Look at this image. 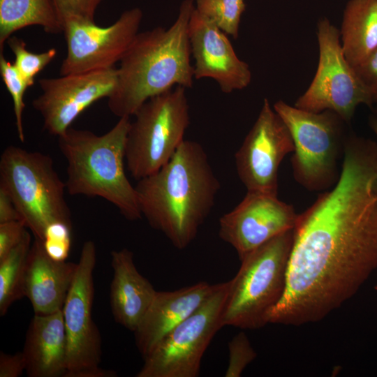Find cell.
I'll return each mask as SVG.
<instances>
[{"label":"cell","instance_id":"1","mask_svg":"<svg viewBox=\"0 0 377 377\" xmlns=\"http://www.w3.org/2000/svg\"><path fill=\"white\" fill-rule=\"evenodd\" d=\"M377 267V143L350 133L337 183L298 214L286 285L269 323L318 322Z\"/></svg>","mask_w":377,"mask_h":377},{"label":"cell","instance_id":"2","mask_svg":"<svg viewBox=\"0 0 377 377\" xmlns=\"http://www.w3.org/2000/svg\"><path fill=\"white\" fill-rule=\"evenodd\" d=\"M220 187L203 147L186 140L165 165L135 186L142 216L178 249L195 239Z\"/></svg>","mask_w":377,"mask_h":377},{"label":"cell","instance_id":"3","mask_svg":"<svg viewBox=\"0 0 377 377\" xmlns=\"http://www.w3.org/2000/svg\"><path fill=\"white\" fill-rule=\"evenodd\" d=\"M195 7L193 0H184L168 29L156 27L136 35L119 62L117 84L108 98L113 114L133 116L153 96L176 86L193 87L188 23Z\"/></svg>","mask_w":377,"mask_h":377},{"label":"cell","instance_id":"4","mask_svg":"<svg viewBox=\"0 0 377 377\" xmlns=\"http://www.w3.org/2000/svg\"><path fill=\"white\" fill-rule=\"evenodd\" d=\"M131 117H120L103 135L70 127L58 136L67 162L66 190L71 195L99 197L129 221L142 218L138 194L125 172V145Z\"/></svg>","mask_w":377,"mask_h":377},{"label":"cell","instance_id":"5","mask_svg":"<svg viewBox=\"0 0 377 377\" xmlns=\"http://www.w3.org/2000/svg\"><path fill=\"white\" fill-rule=\"evenodd\" d=\"M293 229L249 252L236 275L228 281L221 323L242 330L268 324L271 310L281 299L286 285Z\"/></svg>","mask_w":377,"mask_h":377},{"label":"cell","instance_id":"6","mask_svg":"<svg viewBox=\"0 0 377 377\" xmlns=\"http://www.w3.org/2000/svg\"><path fill=\"white\" fill-rule=\"evenodd\" d=\"M0 188L11 198L34 238L43 241L47 226L53 223L72 227L64 195L66 183L49 155L8 146L0 158Z\"/></svg>","mask_w":377,"mask_h":377},{"label":"cell","instance_id":"7","mask_svg":"<svg viewBox=\"0 0 377 377\" xmlns=\"http://www.w3.org/2000/svg\"><path fill=\"white\" fill-rule=\"evenodd\" d=\"M274 110L287 126L294 142L291 165L294 179L310 191L323 192L338 181L348 124L332 110L310 112L279 100Z\"/></svg>","mask_w":377,"mask_h":377},{"label":"cell","instance_id":"8","mask_svg":"<svg viewBox=\"0 0 377 377\" xmlns=\"http://www.w3.org/2000/svg\"><path fill=\"white\" fill-rule=\"evenodd\" d=\"M126 135L125 162L133 179L152 175L173 156L190 124L186 88H174L145 102Z\"/></svg>","mask_w":377,"mask_h":377},{"label":"cell","instance_id":"9","mask_svg":"<svg viewBox=\"0 0 377 377\" xmlns=\"http://www.w3.org/2000/svg\"><path fill=\"white\" fill-rule=\"evenodd\" d=\"M228 281L216 283L204 303L163 337L144 359L136 377H196L202 356L216 332Z\"/></svg>","mask_w":377,"mask_h":377},{"label":"cell","instance_id":"10","mask_svg":"<svg viewBox=\"0 0 377 377\" xmlns=\"http://www.w3.org/2000/svg\"><path fill=\"white\" fill-rule=\"evenodd\" d=\"M316 34V72L294 105L314 112L332 110L350 123L360 105L371 107L374 101L343 54L339 30L324 17L318 22Z\"/></svg>","mask_w":377,"mask_h":377},{"label":"cell","instance_id":"11","mask_svg":"<svg viewBox=\"0 0 377 377\" xmlns=\"http://www.w3.org/2000/svg\"><path fill=\"white\" fill-rule=\"evenodd\" d=\"M96 246L88 240L82 246L77 269L62 313L67 339L65 377H114L117 373L100 367L101 337L92 318Z\"/></svg>","mask_w":377,"mask_h":377},{"label":"cell","instance_id":"12","mask_svg":"<svg viewBox=\"0 0 377 377\" xmlns=\"http://www.w3.org/2000/svg\"><path fill=\"white\" fill-rule=\"evenodd\" d=\"M140 8L121 13L111 25L102 27L95 22L69 20L63 23L67 53L60 75L114 68L131 45L142 20Z\"/></svg>","mask_w":377,"mask_h":377},{"label":"cell","instance_id":"13","mask_svg":"<svg viewBox=\"0 0 377 377\" xmlns=\"http://www.w3.org/2000/svg\"><path fill=\"white\" fill-rule=\"evenodd\" d=\"M291 134L267 98L235 155L237 172L247 191L278 195L279 169L294 151Z\"/></svg>","mask_w":377,"mask_h":377},{"label":"cell","instance_id":"14","mask_svg":"<svg viewBox=\"0 0 377 377\" xmlns=\"http://www.w3.org/2000/svg\"><path fill=\"white\" fill-rule=\"evenodd\" d=\"M117 81V68L92 71L38 80L42 93L32 105L42 117L43 128L59 136L96 101L108 98Z\"/></svg>","mask_w":377,"mask_h":377},{"label":"cell","instance_id":"15","mask_svg":"<svg viewBox=\"0 0 377 377\" xmlns=\"http://www.w3.org/2000/svg\"><path fill=\"white\" fill-rule=\"evenodd\" d=\"M298 214L277 195L247 191L242 200L219 219V235L239 260L251 251L294 228Z\"/></svg>","mask_w":377,"mask_h":377},{"label":"cell","instance_id":"16","mask_svg":"<svg viewBox=\"0 0 377 377\" xmlns=\"http://www.w3.org/2000/svg\"><path fill=\"white\" fill-rule=\"evenodd\" d=\"M194 78H212L222 92L230 94L251 83L249 66L236 54L226 33L200 14L195 7L188 23Z\"/></svg>","mask_w":377,"mask_h":377},{"label":"cell","instance_id":"17","mask_svg":"<svg viewBox=\"0 0 377 377\" xmlns=\"http://www.w3.org/2000/svg\"><path fill=\"white\" fill-rule=\"evenodd\" d=\"M216 284L200 281L172 291H156L145 316L134 332L137 348L146 357L172 329L195 312Z\"/></svg>","mask_w":377,"mask_h":377},{"label":"cell","instance_id":"18","mask_svg":"<svg viewBox=\"0 0 377 377\" xmlns=\"http://www.w3.org/2000/svg\"><path fill=\"white\" fill-rule=\"evenodd\" d=\"M76 269L77 263L51 258L43 241L34 238L27 260L24 294L35 313L62 309Z\"/></svg>","mask_w":377,"mask_h":377},{"label":"cell","instance_id":"19","mask_svg":"<svg viewBox=\"0 0 377 377\" xmlns=\"http://www.w3.org/2000/svg\"><path fill=\"white\" fill-rule=\"evenodd\" d=\"M113 270L110 303L115 321L135 332L149 308L157 290L138 271L133 252L126 248L111 252Z\"/></svg>","mask_w":377,"mask_h":377},{"label":"cell","instance_id":"20","mask_svg":"<svg viewBox=\"0 0 377 377\" xmlns=\"http://www.w3.org/2000/svg\"><path fill=\"white\" fill-rule=\"evenodd\" d=\"M29 377H65L67 339L62 309L35 313L26 333L22 350Z\"/></svg>","mask_w":377,"mask_h":377},{"label":"cell","instance_id":"21","mask_svg":"<svg viewBox=\"0 0 377 377\" xmlns=\"http://www.w3.org/2000/svg\"><path fill=\"white\" fill-rule=\"evenodd\" d=\"M339 36L346 60L359 66L377 49V0H349Z\"/></svg>","mask_w":377,"mask_h":377},{"label":"cell","instance_id":"22","mask_svg":"<svg viewBox=\"0 0 377 377\" xmlns=\"http://www.w3.org/2000/svg\"><path fill=\"white\" fill-rule=\"evenodd\" d=\"M30 26L48 34L63 33L52 0H0V54L15 32Z\"/></svg>","mask_w":377,"mask_h":377},{"label":"cell","instance_id":"23","mask_svg":"<svg viewBox=\"0 0 377 377\" xmlns=\"http://www.w3.org/2000/svg\"><path fill=\"white\" fill-rule=\"evenodd\" d=\"M31 235L25 230L20 242L0 260V315L4 316L11 304L24 297V281Z\"/></svg>","mask_w":377,"mask_h":377},{"label":"cell","instance_id":"24","mask_svg":"<svg viewBox=\"0 0 377 377\" xmlns=\"http://www.w3.org/2000/svg\"><path fill=\"white\" fill-rule=\"evenodd\" d=\"M246 8L244 0H196L195 10L221 30L237 39Z\"/></svg>","mask_w":377,"mask_h":377},{"label":"cell","instance_id":"25","mask_svg":"<svg viewBox=\"0 0 377 377\" xmlns=\"http://www.w3.org/2000/svg\"><path fill=\"white\" fill-rule=\"evenodd\" d=\"M6 43L13 52L15 61L14 66L30 87L34 84L35 77L42 71L56 57L57 50L50 48L48 50L34 53L27 49L26 43L20 38L12 36Z\"/></svg>","mask_w":377,"mask_h":377},{"label":"cell","instance_id":"26","mask_svg":"<svg viewBox=\"0 0 377 377\" xmlns=\"http://www.w3.org/2000/svg\"><path fill=\"white\" fill-rule=\"evenodd\" d=\"M0 73L3 82L12 97L18 138L21 142H24L25 140L22 123V114L25 107L24 96L30 85L14 64L6 59L3 53L0 54Z\"/></svg>","mask_w":377,"mask_h":377},{"label":"cell","instance_id":"27","mask_svg":"<svg viewBox=\"0 0 377 377\" xmlns=\"http://www.w3.org/2000/svg\"><path fill=\"white\" fill-rule=\"evenodd\" d=\"M229 361L226 377H239L246 366L256 357V353L243 332L235 335L228 342Z\"/></svg>","mask_w":377,"mask_h":377},{"label":"cell","instance_id":"28","mask_svg":"<svg viewBox=\"0 0 377 377\" xmlns=\"http://www.w3.org/2000/svg\"><path fill=\"white\" fill-rule=\"evenodd\" d=\"M72 227L61 222L49 225L43 240L47 255L57 261H65L71 246Z\"/></svg>","mask_w":377,"mask_h":377},{"label":"cell","instance_id":"29","mask_svg":"<svg viewBox=\"0 0 377 377\" xmlns=\"http://www.w3.org/2000/svg\"><path fill=\"white\" fill-rule=\"evenodd\" d=\"M103 0H52L62 24L69 20L95 22L96 10Z\"/></svg>","mask_w":377,"mask_h":377},{"label":"cell","instance_id":"30","mask_svg":"<svg viewBox=\"0 0 377 377\" xmlns=\"http://www.w3.org/2000/svg\"><path fill=\"white\" fill-rule=\"evenodd\" d=\"M26 228L22 221L0 223V260L6 257L20 242Z\"/></svg>","mask_w":377,"mask_h":377},{"label":"cell","instance_id":"31","mask_svg":"<svg viewBox=\"0 0 377 377\" xmlns=\"http://www.w3.org/2000/svg\"><path fill=\"white\" fill-rule=\"evenodd\" d=\"M353 68L374 103H377V49L362 64Z\"/></svg>","mask_w":377,"mask_h":377},{"label":"cell","instance_id":"32","mask_svg":"<svg viewBox=\"0 0 377 377\" xmlns=\"http://www.w3.org/2000/svg\"><path fill=\"white\" fill-rule=\"evenodd\" d=\"M26 369L22 351L14 355L0 353V377H18Z\"/></svg>","mask_w":377,"mask_h":377},{"label":"cell","instance_id":"33","mask_svg":"<svg viewBox=\"0 0 377 377\" xmlns=\"http://www.w3.org/2000/svg\"><path fill=\"white\" fill-rule=\"evenodd\" d=\"M21 221L17 208L9 195L0 188V223Z\"/></svg>","mask_w":377,"mask_h":377},{"label":"cell","instance_id":"34","mask_svg":"<svg viewBox=\"0 0 377 377\" xmlns=\"http://www.w3.org/2000/svg\"><path fill=\"white\" fill-rule=\"evenodd\" d=\"M369 125L377 137V114L372 115L369 119Z\"/></svg>","mask_w":377,"mask_h":377},{"label":"cell","instance_id":"35","mask_svg":"<svg viewBox=\"0 0 377 377\" xmlns=\"http://www.w3.org/2000/svg\"><path fill=\"white\" fill-rule=\"evenodd\" d=\"M374 288L377 290V284L376 285V286L374 287Z\"/></svg>","mask_w":377,"mask_h":377}]
</instances>
